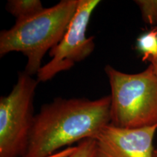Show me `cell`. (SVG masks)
Segmentation results:
<instances>
[{
  "label": "cell",
  "instance_id": "obj_8",
  "mask_svg": "<svg viewBox=\"0 0 157 157\" xmlns=\"http://www.w3.org/2000/svg\"><path fill=\"white\" fill-rule=\"evenodd\" d=\"M135 48L142 56L143 61L155 60L157 58V26L137 37Z\"/></svg>",
  "mask_w": 157,
  "mask_h": 157
},
{
  "label": "cell",
  "instance_id": "obj_5",
  "mask_svg": "<svg viewBox=\"0 0 157 157\" xmlns=\"http://www.w3.org/2000/svg\"><path fill=\"white\" fill-rule=\"evenodd\" d=\"M100 2L99 0H78L67 31L59 44L49 52L52 60L37 74L39 82L49 81L60 72L69 70L93 52L94 37H87L86 33L91 15Z\"/></svg>",
  "mask_w": 157,
  "mask_h": 157
},
{
  "label": "cell",
  "instance_id": "obj_11",
  "mask_svg": "<svg viewBox=\"0 0 157 157\" xmlns=\"http://www.w3.org/2000/svg\"><path fill=\"white\" fill-rule=\"evenodd\" d=\"M151 64L152 65L153 68H154V72L156 73V74L157 75V58L155 59V60H152V61L151 62Z\"/></svg>",
  "mask_w": 157,
  "mask_h": 157
},
{
  "label": "cell",
  "instance_id": "obj_4",
  "mask_svg": "<svg viewBox=\"0 0 157 157\" xmlns=\"http://www.w3.org/2000/svg\"><path fill=\"white\" fill-rule=\"evenodd\" d=\"M39 82L25 71L8 95L0 98V157H23L33 127Z\"/></svg>",
  "mask_w": 157,
  "mask_h": 157
},
{
  "label": "cell",
  "instance_id": "obj_3",
  "mask_svg": "<svg viewBox=\"0 0 157 157\" xmlns=\"http://www.w3.org/2000/svg\"><path fill=\"white\" fill-rule=\"evenodd\" d=\"M105 73L111 86V123L129 129L157 126V75L152 65L127 74L110 65Z\"/></svg>",
  "mask_w": 157,
  "mask_h": 157
},
{
  "label": "cell",
  "instance_id": "obj_7",
  "mask_svg": "<svg viewBox=\"0 0 157 157\" xmlns=\"http://www.w3.org/2000/svg\"><path fill=\"white\" fill-rule=\"evenodd\" d=\"M6 9L16 21H21L34 16L44 8L39 0H10Z\"/></svg>",
  "mask_w": 157,
  "mask_h": 157
},
{
  "label": "cell",
  "instance_id": "obj_10",
  "mask_svg": "<svg viewBox=\"0 0 157 157\" xmlns=\"http://www.w3.org/2000/svg\"><path fill=\"white\" fill-rule=\"evenodd\" d=\"M135 2L140 7L142 18L151 25L157 24V0H137Z\"/></svg>",
  "mask_w": 157,
  "mask_h": 157
},
{
  "label": "cell",
  "instance_id": "obj_9",
  "mask_svg": "<svg viewBox=\"0 0 157 157\" xmlns=\"http://www.w3.org/2000/svg\"><path fill=\"white\" fill-rule=\"evenodd\" d=\"M96 140L87 139L78 143L77 146L68 149L61 155H53L50 157H96Z\"/></svg>",
  "mask_w": 157,
  "mask_h": 157
},
{
  "label": "cell",
  "instance_id": "obj_2",
  "mask_svg": "<svg viewBox=\"0 0 157 157\" xmlns=\"http://www.w3.org/2000/svg\"><path fill=\"white\" fill-rule=\"evenodd\" d=\"M78 0H62L0 33V56L12 52L27 58L25 72L37 74L45 54L61 41L77 10ZM50 52V51H49Z\"/></svg>",
  "mask_w": 157,
  "mask_h": 157
},
{
  "label": "cell",
  "instance_id": "obj_6",
  "mask_svg": "<svg viewBox=\"0 0 157 157\" xmlns=\"http://www.w3.org/2000/svg\"><path fill=\"white\" fill-rule=\"evenodd\" d=\"M157 126L129 129L109 124L96 139V157H154Z\"/></svg>",
  "mask_w": 157,
  "mask_h": 157
},
{
  "label": "cell",
  "instance_id": "obj_1",
  "mask_svg": "<svg viewBox=\"0 0 157 157\" xmlns=\"http://www.w3.org/2000/svg\"><path fill=\"white\" fill-rule=\"evenodd\" d=\"M111 95L95 101L58 98L35 115L23 157H50L63 147L95 139L111 123Z\"/></svg>",
  "mask_w": 157,
  "mask_h": 157
},
{
  "label": "cell",
  "instance_id": "obj_12",
  "mask_svg": "<svg viewBox=\"0 0 157 157\" xmlns=\"http://www.w3.org/2000/svg\"><path fill=\"white\" fill-rule=\"evenodd\" d=\"M154 157H157V148H155V150H154Z\"/></svg>",
  "mask_w": 157,
  "mask_h": 157
}]
</instances>
